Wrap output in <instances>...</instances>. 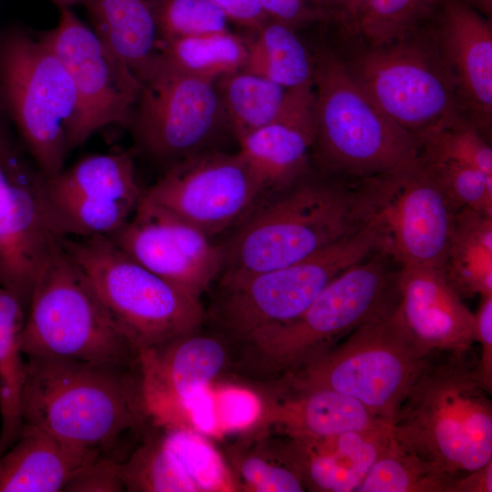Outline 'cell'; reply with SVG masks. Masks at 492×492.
<instances>
[{
    "label": "cell",
    "instance_id": "cell-1",
    "mask_svg": "<svg viewBox=\"0 0 492 492\" xmlns=\"http://www.w3.org/2000/svg\"><path fill=\"white\" fill-rule=\"evenodd\" d=\"M26 361L24 425L80 450L114 458L113 451L127 434L146 427L149 415L138 362L97 364L43 356Z\"/></svg>",
    "mask_w": 492,
    "mask_h": 492
},
{
    "label": "cell",
    "instance_id": "cell-2",
    "mask_svg": "<svg viewBox=\"0 0 492 492\" xmlns=\"http://www.w3.org/2000/svg\"><path fill=\"white\" fill-rule=\"evenodd\" d=\"M477 361L431 353L390 421L399 445L452 476L492 460V391Z\"/></svg>",
    "mask_w": 492,
    "mask_h": 492
},
{
    "label": "cell",
    "instance_id": "cell-3",
    "mask_svg": "<svg viewBox=\"0 0 492 492\" xmlns=\"http://www.w3.org/2000/svg\"><path fill=\"white\" fill-rule=\"evenodd\" d=\"M357 183L312 170L252 210L221 248L220 277L284 267L327 248L362 225Z\"/></svg>",
    "mask_w": 492,
    "mask_h": 492
},
{
    "label": "cell",
    "instance_id": "cell-4",
    "mask_svg": "<svg viewBox=\"0 0 492 492\" xmlns=\"http://www.w3.org/2000/svg\"><path fill=\"white\" fill-rule=\"evenodd\" d=\"M313 55L317 172L356 184L414 159L413 136L371 100L345 61L325 44Z\"/></svg>",
    "mask_w": 492,
    "mask_h": 492
},
{
    "label": "cell",
    "instance_id": "cell-5",
    "mask_svg": "<svg viewBox=\"0 0 492 492\" xmlns=\"http://www.w3.org/2000/svg\"><path fill=\"white\" fill-rule=\"evenodd\" d=\"M401 267L375 251L346 269L300 316L243 341L247 364L281 378L302 368L397 303Z\"/></svg>",
    "mask_w": 492,
    "mask_h": 492
},
{
    "label": "cell",
    "instance_id": "cell-6",
    "mask_svg": "<svg viewBox=\"0 0 492 492\" xmlns=\"http://www.w3.org/2000/svg\"><path fill=\"white\" fill-rule=\"evenodd\" d=\"M20 345L26 357L116 364H135L139 357L61 240L36 282Z\"/></svg>",
    "mask_w": 492,
    "mask_h": 492
},
{
    "label": "cell",
    "instance_id": "cell-7",
    "mask_svg": "<svg viewBox=\"0 0 492 492\" xmlns=\"http://www.w3.org/2000/svg\"><path fill=\"white\" fill-rule=\"evenodd\" d=\"M61 242L138 354L195 333L200 325L199 300L144 267L110 237H64Z\"/></svg>",
    "mask_w": 492,
    "mask_h": 492
},
{
    "label": "cell",
    "instance_id": "cell-8",
    "mask_svg": "<svg viewBox=\"0 0 492 492\" xmlns=\"http://www.w3.org/2000/svg\"><path fill=\"white\" fill-rule=\"evenodd\" d=\"M396 304L281 378V386L295 391L333 390L360 401L390 423L430 354H425L405 330Z\"/></svg>",
    "mask_w": 492,
    "mask_h": 492
},
{
    "label": "cell",
    "instance_id": "cell-9",
    "mask_svg": "<svg viewBox=\"0 0 492 492\" xmlns=\"http://www.w3.org/2000/svg\"><path fill=\"white\" fill-rule=\"evenodd\" d=\"M0 103L45 179L64 166L78 104L56 55L21 28L0 34Z\"/></svg>",
    "mask_w": 492,
    "mask_h": 492
},
{
    "label": "cell",
    "instance_id": "cell-10",
    "mask_svg": "<svg viewBox=\"0 0 492 492\" xmlns=\"http://www.w3.org/2000/svg\"><path fill=\"white\" fill-rule=\"evenodd\" d=\"M374 233L362 225L337 242L295 263L239 277H220L214 316L245 341L300 316L341 272L377 251Z\"/></svg>",
    "mask_w": 492,
    "mask_h": 492
},
{
    "label": "cell",
    "instance_id": "cell-11",
    "mask_svg": "<svg viewBox=\"0 0 492 492\" xmlns=\"http://www.w3.org/2000/svg\"><path fill=\"white\" fill-rule=\"evenodd\" d=\"M429 20L392 42L365 46L345 61L371 100L414 139L445 121L465 116Z\"/></svg>",
    "mask_w": 492,
    "mask_h": 492
},
{
    "label": "cell",
    "instance_id": "cell-12",
    "mask_svg": "<svg viewBox=\"0 0 492 492\" xmlns=\"http://www.w3.org/2000/svg\"><path fill=\"white\" fill-rule=\"evenodd\" d=\"M356 190L359 220L374 233L378 251L401 266L442 267L457 210L416 158Z\"/></svg>",
    "mask_w": 492,
    "mask_h": 492
},
{
    "label": "cell",
    "instance_id": "cell-13",
    "mask_svg": "<svg viewBox=\"0 0 492 492\" xmlns=\"http://www.w3.org/2000/svg\"><path fill=\"white\" fill-rule=\"evenodd\" d=\"M130 124L145 151L171 164L212 149L229 126L215 81L158 62L142 82Z\"/></svg>",
    "mask_w": 492,
    "mask_h": 492
},
{
    "label": "cell",
    "instance_id": "cell-14",
    "mask_svg": "<svg viewBox=\"0 0 492 492\" xmlns=\"http://www.w3.org/2000/svg\"><path fill=\"white\" fill-rule=\"evenodd\" d=\"M68 72L78 112L69 149L110 125L130 124L142 83L69 8L61 7L56 27L38 36Z\"/></svg>",
    "mask_w": 492,
    "mask_h": 492
},
{
    "label": "cell",
    "instance_id": "cell-15",
    "mask_svg": "<svg viewBox=\"0 0 492 492\" xmlns=\"http://www.w3.org/2000/svg\"><path fill=\"white\" fill-rule=\"evenodd\" d=\"M263 193L239 152L209 149L171 164L144 195L210 237L242 221Z\"/></svg>",
    "mask_w": 492,
    "mask_h": 492
},
{
    "label": "cell",
    "instance_id": "cell-16",
    "mask_svg": "<svg viewBox=\"0 0 492 492\" xmlns=\"http://www.w3.org/2000/svg\"><path fill=\"white\" fill-rule=\"evenodd\" d=\"M144 267L199 300L222 269L210 237L144 194L128 221L109 236Z\"/></svg>",
    "mask_w": 492,
    "mask_h": 492
},
{
    "label": "cell",
    "instance_id": "cell-17",
    "mask_svg": "<svg viewBox=\"0 0 492 492\" xmlns=\"http://www.w3.org/2000/svg\"><path fill=\"white\" fill-rule=\"evenodd\" d=\"M61 239L40 172L14 176L0 166V286L26 311L38 275Z\"/></svg>",
    "mask_w": 492,
    "mask_h": 492
},
{
    "label": "cell",
    "instance_id": "cell-18",
    "mask_svg": "<svg viewBox=\"0 0 492 492\" xmlns=\"http://www.w3.org/2000/svg\"><path fill=\"white\" fill-rule=\"evenodd\" d=\"M429 23L463 114L490 139L492 19L461 0H437Z\"/></svg>",
    "mask_w": 492,
    "mask_h": 492
},
{
    "label": "cell",
    "instance_id": "cell-19",
    "mask_svg": "<svg viewBox=\"0 0 492 492\" xmlns=\"http://www.w3.org/2000/svg\"><path fill=\"white\" fill-rule=\"evenodd\" d=\"M225 348L215 337L192 333L141 352L138 364L149 420L173 425L182 405L223 370Z\"/></svg>",
    "mask_w": 492,
    "mask_h": 492
},
{
    "label": "cell",
    "instance_id": "cell-20",
    "mask_svg": "<svg viewBox=\"0 0 492 492\" xmlns=\"http://www.w3.org/2000/svg\"><path fill=\"white\" fill-rule=\"evenodd\" d=\"M396 313L416 345L426 354L472 353L474 313L447 282L440 269L402 266Z\"/></svg>",
    "mask_w": 492,
    "mask_h": 492
},
{
    "label": "cell",
    "instance_id": "cell-21",
    "mask_svg": "<svg viewBox=\"0 0 492 492\" xmlns=\"http://www.w3.org/2000/svg\"><path fill=\"white\" fill-rule=\"evenodd\" d=\"M313 85L288 89L274 120L237 138L238 152L264 192L283 190L313 170Z\"/></svg>",
    "mask_w": 492,
    "mask_h": 492
},
{
    "label": "cell",
    "instance_id": "cell-22",
    "mask_svg": "<svg viewBox=\"0 0 492 492\" xmlns=\"http://www.w3.org/2000/svg\"><path fill=\"white\" fill-rule=\"evenodd\" d=\"M391 437L390 424L321 437H289L281 460L305 490L356 492Z\"/></svg>",
    "mask_w": 492,
    "mask_h": 492
},
{
    "label": "cell",
    "instance_id": "cell-23",
    "mask_svg": "<svg viewBox=\"0 0 492 492\" xmlns=\"http://www.w3.org/2000/svg\"><path fill=\"white\" fill-rule=\"evenodd\" d=\"M97 454L71 446L49 433L23 425L0 456V492H58Z\"/></svg>",
    "mask_w": 492,
    "mask_h": 492
},
{
    "label": "cell",
    "instance_id": "cell-24",
    "mask_svg": "<svg viewBox=\"0 0 492 492\" xmlns=\"http://www.w3.org/2000/svg\"><path fill=\"white\" fill-rule=\"evenodd\" d=\"M159 0H80L103 43L142 83L157 65Z\"/></svg>",
    "mask_w": 492,
    "mask_h": 492
},
{
    "label": "cell",
    "instance_id": "cell-25",
    "mask_svg": "<svg viewBox=\"0 0 492 492\" xmlns=\"http://www.w3.org/2000/svg\"><path fill=\"white\" fill-rule=\"evenodd\" d=\"M270 407V422L289 437H321L390 424L360 401L330 389L288 390Z\"/></svg>",
    "mask_w": 492,
    "mask_h": 492
},
{
    "label": "cell",
    "instance_id": "cell-26",
    "mask_svg": "<svg viewBox=\"0 0 492 492\" xmlns=\"http://www.w3.org/2000/svg\"><path fill=\"white\" fill-rule=\"evenodd\" d=\"M440 271L463 299L492 294V215L456 211Z\"/></svg>",
    "mask_w": 492,
    "mask_h": 492
},
{
    "label": "cell",
    "instance_id": "cell-27",
    "mask_svg": "<svg viewBox=\"0 0 492 492\" xmlns=\"http://www.w3.org/2000/svg\"><path fill=\"white\" fill-rule=\"evenodd\" d=\"M26 313L19 300L0 286V456L16 441L24 425L21 396L26 361L20 334Z\"/></svg>",
    "mask_w": 492,
    "mask_h": 492
},
{
    "label": "cell",
    "instance_id": "cell-28",
    "mask_svg": "<svg viewBox=\"0 0 492 492\" xmlns=\"http://www.w3.org/2000/svg\"><path fill=\"white\" fill-rule=\"evenodd\" d=\"M247 45L248 54L242 70L286 89L313 85V55L295 28L275 20L267 21Z\"/></svg>",
    "mask_w": 492,
    "mask_h": 492
},
{
    "label": "cell",
    "instance_id": "cell-29",
    "mask_svg": "<svg viewBox=\"0 0 492 492\" xmlns=\"http://www.w3.org/2000/svg\"><path fill=\"white\" fill-rule=\"evenodd\" d=\"M45 183L57 191L134 207L138 205L144 194L128 151L89 155L69 169H63L56 176L45 179Z\"/></svg>",
    "mask_w": 492,
    "mask_h": 492
},
{
    "label": "cell",
    "instance_id": "cell-30",
    "mask_svg": "<svg viewBox=\"0 0 492 492\" xmlns=\"http://www.w3.org/2000/svg\"><path fill=\"white\" fill-rule=\"evenodd\" d=\"M247 54V43L228 30L163 43L158 63L179 73L216 82L242 69Z\"/></svg>",
    "mask_w": 492,
    "mask_h": 492
},
{
    "label": "cell",
    "instance_id": "cell-31",
    "mask_svg": "<svg viewBox=\"0 0 492 492\" xmlns=\"http://www.w3.org/2000/svg\"><path fill=\"white\" fill-rule=\"evenodd\" d=\"M215 84L237 138L274 120L288 94L282 86L242 69L221 77Z\"/></svg>",
    "mask_w": 492,
    "mask_h": 492
},
{
    "label": "cell",
    "instance_id": "cell-32",
    "mask_svg": "<svg viewBox=\"0 0 492 492\" xmlns=\"http://www.w3.org/2000/svg\"><path fill=\"white\" fill-rule=\"evenodd\" d=\"M452 476L391 437L356 492H449Z\"/></svg>",
    "mask_w": 492,
    "mask_h": 492
},
{
    "label": "cell",
    "instance_id": "cell-33",
    "mask_svg": "<svg viewBox=\"0 0 492 492\" xmlns=\"http://www.w3.org/2000/svg\"><path fill=\"white\" fill-rule=\"evenodd\" d=\"M44 192L53 223L64 237H109L130 219L136 208L118 201H101L48 188Z\"/></svg>",
    "mask_w": 492,
    "mask_h": 492
},
{
    "label": "cell",
    "instance_id": "cell-34",
    "mask_svg": "<svg viewBox=\"0 0 492 492\" xmlns=\"http://www.w3.org/2000/svg\"><path fill=\"white\" fill-rule=\"evenodd\" d=\"M437 0H361L343 26L367 46L392 42L425 24Z\"/></svg>",
    "mask_w": 492,
    "mask_h": 492
},
{
    "label": "cell",
    "instance_id": "cell-35",
    "mask_svg": "<svg viewBox=\"0 0 492 492\" xmlns=\"http://www.w3.org/2000/svg\"><path fill=\"white\" fill-rule=\"evenodd\" d=\"M151 423L192 492L235 490V481L220 455L200 434L187 427Z\"/></svg>",
    "mask_w": 492,
    "mask_h": 492
},
{
    "label": "cell",
    "instance_id": "cell-36",
    "mask_svg": "<svg viewBox=\"0 0 492 492\" xmlns=\"http://www.w3.org/2000/svg\"><path fill=\"white\" fill-rule=\"evenodd\" d=\"M415 141L418 157L457 161L492 179L490 139L463 115L425 131Z\"/></svg>",
    "mask_w": 492,
    "mask_h": 492
},
{
    "label": "cell",
    "instance_id": "cell-37",
    "mask_svg": "<svg viewBox=\"0 0 492 492\" xmlns=\"http://www.w3.org/2000/svg\"><path fill=\"white\" fill-rule=\"evenodd\" d=\"M415 158L456 210L469 208L492 215V179L457 161Z\"/></svg>",
    "mask_w": 492,
    "mask_h": 492
},
{
    "label": "cell",
    "instance_id": "cell-38",
    "mask_svg": "<svg viewBox=\"0 0 492 492\" xmlns=\"http://www.w3.org/2000/svg\"><path fill=\"white\" fill-rule=\"evenodd\" d=\"M157 23L160 45L176 38L229 30L227 16L209 0H159Z\"/></svg>",
    "mask_w": 492,
    "mask_h": 492
},
{
    "label": "cell",
    "instance_id": "cell-39",
    "mask_svg": "<svg viewBox=\"0 0 492 492\" xmlns=\"http://www.w3.org/2000/svg\"><path fill=\"white\" fill-rule=\"evenodd\" d=\"M212 393L219 432L244 430L261 419L263 406L253 392L228 385Z\"/></svg>",
    "mask_w": 492,
    "mask_h": 492
},
{
    "label": "cell",
    "instance_id": "cell-40",
    "mask_svg": "<svg viewBox=\"0 0 492 492\" xmlns=\"http://www.w3.org/2000/svg\"><path fill=\"white\" fill-rule=\"evenodd\" d=\"M239 476L244 487L257 492H302L304 486L299 476L281 459L269 461L261 456H247L240 463Z\"/></svg>",
    "mask_w": 492,
    "mask_h": 492
},
{
    "label": "cell",
    "instance_id": "cell-41",
    "mask_svg": "<svg viewBox=\"0 0 492 492\" xmlns=\"http://www.w3.org/2000/svg\"><path fill=\"white\" fill-rule=\"evenodd\" d=\"M116 458L99 455L85 465L63 492H122L126 487Z\"/></svg>",
    "mask_w": 492,
    "mask_h": 492
},
{
    "label": "cell",
    "instance_id": "cell-42",
    "mask_svg": "<svg viewBox=\"0 0 492 492\" xmlns=\"http://www.w3.org/2000/svg\"><path fill=\"white\" fill-rule=\"evenodd\" d=\"M475 343L481 346L477 370L483 383L492 391V294L481 296L474 313Z\"/></svg>",
    "mask_w": 492,
    "mask_h": 492
},
{
    "label": "cell",
    "instance_id": "cell-43",
    "mask_svg": "<svg viewBox=\"0 0 492 492\" xmlns=\"http://www.w3.org/2000/svg\"><path fill=\"white\" fill-rule=\"evenodd\" d=\"M267 16L293 28L329 15L315 0H258Z\"/></svg>",
    "mask_w": 492,
    "mask_h": 492
},
{
    "label": "cell",
    "instance_id": "cell-44",
    "mask_svg": "<svg viewBox=\"0 0 492 492\" xmlns=\"http://www.w3.org/2000/svg\"><path fill=\"white\" fill-rule=\"evenodd\" d=\"M218 6L227 16L239 25L258 30L267 21L258 0H209Z\"/></svg>",
    "mask_w": 492,
    "mask_h": 492
},
{
    "label": "cell",
    "instance_id": "cell-45",
    "mask_svg": "<svg viewBox=\"0 0 492 492\" xmlns=\"http://www.w3.org/2000/svg\"><path fill=\"white\" fill-rule=\"evenodd\" d=\"M4 116H6L0 103V166L15 176L24 175L33 170L23 159L9 130Z\"/></svg>",
    "mask_w": 492,
    "mask_h": 492
},
{
    "label": "cell",
    "instance_id": "cell-46",
    "mask_svg": "<svg viewBox=\"0 0 492 492\" xmlns=\"http://www.w3.org/2000/svg\"><path fill=\"white\" fill-rule=\"evenodd\" d=\"M449 492H492V460L477 469L455 477Z\"/></svg>",
    "mask_w": 492,
    "mask_h": 492
},
{
    "label": "cell",
    "instance_id": "cell-47",
    "mask_svg": "<svg viewBox=\"0 0 492 492\" xmlns=\"http://www.w3.org/2000/svg\"><path fill=\"white\" fill-rule=\"evenodd\" d=\"M361 0H315L316 4L328 15H333L342 25L348 19Z\"/></svg>",
    "mask_w": 492,
    "mask_h": 492
},
{
    "label": "cell",
    "instance_id": "cell-48",
    "mask_svg": "<svg viewBox=\"0 0 492 492\" xmlns=\"http://www.w3.org/2000/svg\"><path fill=\"white\" fill-rule=\"evenodd\" d=\"M484 16L492 19V0H461Z\"/></svg>",
    "mask_w": 492,
    "mask_h": 492
},
{
    "label": "cell",
    "instance_id": "cell-49",
    "mask_svg": "<svg viewBox=\"0 0 492 492\" xmlns=\"http://www.w3.org/2000/svg\"><path fill=\"white\" fill-rule=\"evenodd\" d=\"M56 5H59V7H71L72 5L76 4H79L80 0H52Z\"/></svg>",
    "mask_w": 492,
    "mask_h": 492
},
{
    "label": "cell",
    "instance_id": "cell-50",
    "mask_svg": "<svg viewBox=\"0 0 492 492\" xmlns=\"http://www.w3.org/2000/svg\"><path fill=\"white\" fill-rule=\"evenodd\" d=\"M0 34H1V31H0Z\"/></svg>",
    "mask_w": 492,
    "mask_h": 492
}]
</instances>
